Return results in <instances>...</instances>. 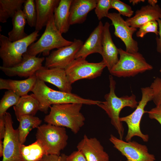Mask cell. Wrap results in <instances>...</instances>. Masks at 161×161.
Wrapping results in <instances>:
<instances>
[{"label":"cell","mask_w":161,"mask_h":161,"mask_svg":"<svg viewBox=\"0 0 161 161\" xmlns=\"http://www.w3.org/2000/svg\"><path fill=\"white\" fill-rule=\"evenodd\" d=\"M66 156L64 154H62L59 155H46L41 161H65Z\"/></svg>","instance_id":"cell-37"},{"label":"cell","mask_w":161,"mask_h":161,"mask_svg":"<svg viewBox=\"0 0 161 161\" xmlns=\"http://www.w3.org/2000/svg\"><path fill=\"white\" fill-rule=\"evenodd\" d=\"M87 161H109V157L100 141L95 137L85 134L77 146Z\"/></svg>","instance_id":"cell-16"},{"label":"cell","mask_w":161,"mask_h":161,"mask_svg":"<svg viewBox=\"0 0 161 161\" xmlns=\"http://www.w3.org/2000/svg\"><path fill=\"white\" fill-rule=\"evenodd\" d=\"M145 1L144 0H130L129 1L130 3H132L133 5L137 4L141 2H144Z\"/></svg>","instance_id":"cell-42"},{"label":"cell","mask_w":161,"mask_h":161,"mask_svg":"<svg viewBox=\"0 0 161 161\" xmlns=\"http://www.w3.org/2000/svg\"><path fill=\"white\" fill-rule=\"evenodd\" d=\"M73 42L70 45L52 52L46 58L44 66L65 69L75 59L76 54L83 44L79 39H75Z\"/></svg>","instance_id":"cell-12"},{"label":"cell","mask_w":161,"mask_h":161,"mask_svg":"<svg viewBox=\"0 0 161 161\" xmlns=\"http://www.w3.org/2000/svg\"><path fill=\"white\" fill-rule=\"evenodd\" d=\"M25 0H0L1 6L8 14L12 18L16 12L21 8Z\"/></svg>","instance_id":"cell-30"},{"label":"cell","mask_w":161,"mask_h":161,"mask_svg":"<svg viewBox=\"0 0 161 161\" xmlns=\"http://www.w3.org/2000/svg\"><path fill=\"white\" fill-rule=\"evenodd\" d=\"M109 92L104 96L105 100L101 101L97 106L103 110L107 114L110 119L111 124L118 132L119 138L122 139L124 130L123 123L120 120V113L125 107L136 108L138 102L136 100L135 95L133 94L130 96L117 97L115 92L116 82L112 75H109Z\"/></svg>","instance_id":"cell-2"},{"label":"cell","mask_w":161,"mask_h":161,"mask_svg":"<svg viewBox=\"0 0 161 161\" xmlns=\"http://www.w3.org/2000/svg\"><path fill=\"white\" fill-rule=\"evenodd\" d=\"M158 1L157 0H148V2L149 4L151 6H154L157 4Z\"/></svg>","instance_id":"cell-43"},{"label":"cell","mask_w":161,"mask_h":161,"mask_svg":"<svg viewBox=\"0 0 161 161\" xmlns=\"http://www.w3.org/2000/svg\"><path fill=\"white\" fill-rule=\"evenodd\" d=\"M72 0H60L54 11L55 25L61 34L66 33L69 30V12Z\"/></svg>","instance_id":"cell-24"},{"label":"cell","mask_w":161,"mask_h":161,"mask_svg":"<svg viewBox=\"0 0 161 161\" xmlns=\"http://www.w3.org/2000/svg\"><path fill=\"white\" fill-rule=\"evenodd\" d=\"M110 142L114 148L126 158V161H155V156L150 154L147 147L134 141H125L111 134Z\"/></svg>","instance_id":"cell-11"},{"label":"cell","mask_w":161,"mask_h":161,"mask_svg":"<svg viewBox=\"0 0 161 161\" xmlns=\"http://www.w3.org/2000/svg\"><path fill=\"white\" fill-rule=\"evenodd\" d=\"M5 132L3 141L4 151L2 161H23L21 152L22 145L17 129H14L11 114L6 112L4 115Z\"/></svg>","instance_id":"cell-10"},{"label":"cell","mask_w":161,"mask_h":161,"mask_svg":"<svg viewBox=\"0 0 161 161\" xmlns=\"http://www.w3.org/2000/svg\"><path fill=\"white\" fill-rule=\"evenodd\" d=\"M5 132V120L4 115L0 116V140L4 138Z\"/></svg>","instance_id":"cell-39"},{"label":"cell","mask_w":161,"mask_h":161,"mask_svg":"<svg viewBox=\"0 0 161 161\" xmlns=\"http://www.w3.org/2000/svg\"><path fill=\"white\" fill-rule=\"evenodd\" d=\"M83 105L79 103L53 105L44 121L47 123L69 129L76 134L84 124L85 118L80 112Z\"/></svg>","instance_id":"cell-3"},{"label":"cell","mask_w":161,"mask_h":161,"mask_svg":"<svg viewBox=\"0 0 161 161\" xmlns=\"http://www.w3.org/2000/svg\"><path fill=\"white\" fill-rule=\"evenodd\" d=\"M31 92L38 101L39 110L46 114L47 113L49 108L54 104L79 103L97 105L101 102L85 99L72 93L55 90L47 86L45 82L37 78Z\"/></svg>","instance_id":"cell-1"},{"label":"cell","mask_w":161,"mask_h":161,"mask_svg":"<svg viewBox=\"0 0 161 161\" xmlns=\"http://www.w3.org/2000/svg\"><path fill=\"white\" fill-rule=\"evenodd\" d=\"M150 32L155 34L157 36L158 35V24L157 21H150L143 25L139 28L136 35L137 37L143 38L146 34Z\"/></svg>","instance_id":"cell-32"},{"label":"cell","mask_w":161,"mask_h":161,"mask_svg":"<svg viewBox=\"0 0 161 161\" xmlns=\"http://www.w3.org/2000/svg\"><path fill=\"white\" fill-rule=\"evenodd\" d=\"M97 2V0H72L69 12L70 25L83 23L88 13L95 8Z\"/></svg>","instance_id":"cell-20"},{"label":"cell","mask_w":161,"mask_h":161,"mask_svg":"<svg viewBox=\"0 0 161 161\" xmlns=\"http://www.w3.org/2000/svg\"><path fill=\"white\" fill-rule=\"evenodd\" d=\"M44 57H38L29 55L27 52L23 56L21 61L17 65L10 67L1 66L0 69L9 77L18 76L29 78L35 74L42 66Z\"/></svg>","instance_id":"cell-14"},{"label":"cell","mask_w":161,"mask_h":161,"mask_svg":"<svg viewBox=\"0 0 161 161\" xmlns=\"http://www.w3.org/2000/svg\"><path fill=\"white\" fill-rule=\"evenodd\" d=\"M38 32L35 30L27 37L13 42L0 34V57L2 61V66L12 67L21 62L28 47L37 40Z\"/></svg>","instance_id":"cell-4"},{"label":"cell","mask_w":161,"mask_h":161,"mask_svg":"<svg viewBox=\"0 0 161 161\" xmlns=\"http://www.w3.org/2000/svg\"><path fill=\"white\" fill-rule=\"evenodd\" d=\"M21 152L23 161H41L48 154L45 147L38 140L28 145L22 144Z\"/></svg>","instance_id":"cell-25"},{"label":"cell","mask_w":161,"mask_h":161,"mask_svg":"<svg viewBox=\"0 0 161 161\" xmlns=\"http://www.w3.org/2000/svg\"><path fill=\"white\" fill-rule=\"evenodd\" d=\"M10 17L4 9L0 6V22L2 23H6Z\"/></svg>","instance_id":"cell-40"},{"label":"cell","mask_w":161,"mask_h":161,"mask_svg":"<svg viewBox=\"0 0 161 161\" xmlns=\"http://www.w3.org/2000/svg\"><path fill=\"white\" fill-rule=\"evenodd\" d=\"M118 50L120 58L109 71L111 75L118 77H134L153 69V66L147 62L140 52L130 53L121 48Z\"/></svg>","instance_id":"cell-5"},{"label":"cell","mask_w":161,"mask_h":161,"mask_svg":"<svg viewBox=\"0 0 161 161\" xmlns=\"http://www.w3.org/2000/svg\"><path fill=\"white\" fill-rule=\"evenodd\" d=\"M150 87L153 91L152 100L156 106L161 104V78H156Z\"/></svg>","instance_id":"cell-34"},{"label":"cell","mask_w":161,"mask_h":161,"mask_svg":"<svg viewBox=\"0 0 161 161\" xmlns=\"http://www.w3.org/2000/svg\"><path fill=\"white\" fill-rule=\"evenodd\" d=\"M37 79L55 86L59 91L71 93L72 84L69 81L65 70L59 68L42 67L35 73Z\"/></svg>","instance_id":"cell-15"},{"label":"cell","mask_w":161,"mask_h":161,"mask_svg":"<svg viewBox=\"0 0 161 161\" xmlns=\"http://www.w3.org/2000/svg\"><path fill=\"white\" fill-rule=\"evenodd\" d=\"M86 58L75 59L65 69L68 80L72 84L80 79H92L99 77L106 67L102 60L98 63H91Z\"/></svg>","instance_id":"cell-9"},{"label":"cell","mask_w":161,"mask_h":161,"mask_svg":"<svg viewBox=\"0 0 161 161\" xmlns=\"http://www.w3.org/2000/svg\"><path fill=\"white\" fill-rule=\"evenodd\" d=\"M160 73H161V67L160 69Z\"/></svg>","instance_id":"cell-44"},{"label":"cell","mask_w":161,"mask_h":161,"mask_svg":"<svg viewBox=\"0 0 161 161\" xmlns=\"http://www.w3.org/2000/svg\"><path fill=\"white\" fill-rule=\"evenodd\" d=\"M59 0H35L37 11V20L35 30L39 31L46 26L54 15Z\"/></svg>","instance_id":"cell-21"},{"label":"cell","mask_w":161,"mask_h":161,"mask_svg":"<svg viewBox=\"0 0 161 161\" xmlns=\"http://www.w3.org/2000/svg\"><path fill=\"white\" fill-rule=\"evenodd\" d=\"M22 11L29 26L31 27H35L37 20L35 0H25L23 4Z\"/></svg>","instance_id":"cell-29"},{"label":"cell","mask_w":161,"mask_h":161,"mask_svg":"<svg viewBox=\"0 0 161 161\" xmlns=\"http://www.w3.org/2000/svg\"><path fill=\"white\" fill-rule=\"evenodd\" d=\"M17 120L23 116H35L39 110L38 100L34 94L21 97L16 105L13 106Z\"/></svg>","instance_id":"cell-23"},{"label":"cell","mask_w":161,"mask_h":161,"mask_svg":"<svg viewBox=\"0 0 161 161\" xmlns=\"http://www.w3.org/2000/svg\"><path fill=\"white\" fill-rule=\"evenodd\" d=\"M21 97L13 91H6L0 101V116L4 115L10 107L16 105Z\"/></svg>","instance_id":"cell-28"},{"label":"cell","mask_w":161,"mask_h":161,"mask_svg":"<svg viewBox=\"0 0 161 161\" xmlns=\"http://www.w3.org/2000/svg\"><path fill=\"white\" fill-rule=\"evenodd\" d=\"M37 79L35 74L21 80L0 78V89L12 90L20 97L31 91Z\"/></svg>","instance_id":"cell-22"},{"label":"cell","mask_w":161,"mask_h":161,"mask_svg":"<svg viewBox=\"0 0 161 161\" xmlns=\"http://www.w3.org/2000/svg\"><path fill=\"white\" fill-rule=\"evenodd\" d=\"M110 25L106 22L103 25L102 39V61L109 71L116 64L119 58L118 48L114 43L110 31Z\"/></svg>","instance_id":"cell-17"},{"label":"cell","mask_w":161,"mask_h":161,"mask_svg":"<svg viewBox=\"0 0 161 161\" xmlns=\"http://www.w3.org/2000/svg\"><path fill=\"white\" fill-rule=\"evenodd\" d=\"M103 25L101 21L91 33L78 52L76 58H86L94 53H102V39Z\"/></svg>","instance_id":"cell-18"},{"label":"cell","mask_w":161,"mask_h":161,"mask_svg":"<svg viewBox=\"0 0 161 161\" xmlns=\"http://www.w3.org/2000/svg\"><path fill=\"white\" fill-rule=\"evenodd\" d=\"M117 10L121 15L127 17L129 18L131 17L134 13L131 7L120 0H111V9Z\"/></svg>","instance_id":"cell-31"},{"label":"cell","mask_w":161,"mask_h":161,"mask_svg":"<svg viewBox=\"0 0 161 161\" xmlns=\"http://www.w3.org/2000/svg\"><path fill=\"white\" fill-rule=\"evenodd\" d=\"M148 114L149 118L157 120L161 125V104L151 109L149 111H145Z\"/></svg>","instance_id":"cell-35"},{"label":"cell","mask_w":161,"mask_h":161,"mask_svg":"<svg viewBox=\"0 0 161 161\" xmlns=\"http://www.w3.org/2000/svg\"><path fill=\"white\" fill-rule=\"evenodd\" d=\"M157 21L158 24L159 37L157 36L156 38V50L158 52L161 53V16Z\"/></svg>","instance_id":"cell-38"},{"label":"cell","mask_w":161,"mask_h":161,"mask_svg":"<svg viewBox=\"0 0 161 161\" xmlns=\"http://www.w3.org/2000/svg\"><path fill=\"white\" fill-rule=\"evenodd\" d=\"M141 90V99L135 110L129 115L120 118L121 122H125L127 125L128 130L125 137L126 141H131L134 136L140 137L145 142H147L149 140L148 135L141 132L140 123L142 117L145 113V108L148 102L152 100L153 92L150 87H142Z\"/></svg>","instance_id":"cell-8"},{"label":"cell","mask_w":161,"mask_h":161,"mask_svg":"<svg viewBox=\"0 0 161 161\" xmlns=\"http://www.w3.org/2000/svg\"><path fill=\"white\" fill-rule=\"evenodd\" d=\"M4 145L3 141L2 140H0V156L3 157L4 151Z\"/></svg>","instance_id":"cell-41"},{"label":"cell","mask_w":161,"mask_h":161,"mask_svg":"<svg viewBox=\"0 0 161 161\" xmlns=\"http://www.w3.org/2000/svg\"><path fill=\"white\" fill-rule=\"evenodd\" d=\"M13 28L8 33V38L13 42L22 39L28 35L24 31L27 23L22 10H18L12 18Z\"/></svg>","instance_id":"cell-26"},{"label":"cell","mask_w":161,"mask_h":161,"mask_svg":"<svg viewBox=\"0 0 161 161\" xmlns=\"http://www.w3.org/2000/svg\"><path fill=\"white\" fill-rule=\"evenodd\" d=\"M111 0H97L95 13L98 19L107 17L109 10L111 9Z\"/></svg>","instance_id":"cell-33"},{"label":"cell","mask_w":161,"mask_h":161,"mask_svg":"<svg viewBox=\"0 0 161 161\" xmlns=\"http://www.w3.org/2000/svg\"><path fill=\"white\" fill-rule=\"evenodd\" d=\"M161 16V8L159 5L148 4L142 6L136 10L134 16L125 21L129 26L137 28L149 21H157Z\"/></svg>","instance_id":"cell-19"},{"label":"cell","mask_w":161,"mask_h":161,"mask_svg":"<svg viewBox=\"0 0 161 161\" xmlns=\"http://www.w3.org/2000/svg\"><path fill=\"white\" fill-rule=\"evenodd\" d=\"M62 34L55 25L53 15L48 22L41 36L29 46L27 53L33 56L42 53L43 55L48 56L51 50L69 45L73 43V41L64 38Z\"/></svg>","instance_id":"cell-6"},{"label":"cell","mask_w":161,"mask_h":161,"mask_svg":"<svg viewBox=\"0 0 161 161\" xmlns=\"http://www.w3.org/2000/svg\"><path fill=\"white\" fill-rule=\"evenodd\" d=\"M107 17L111 20L114 27V35L124 43L126 51L130 53L138 52V43L133 38L137 28L129 26L119 13H109Z\"/></svg>","instance_id":"cell-13"},{"label":"cell","mask_w":161,"mask_h":161,"mask_svg":"<svg viewBox=\"0 0 161 161\" xmlns=\"http://www.w3.org/2000/svg\"><path fill=\"white\" fill-rule=\"evenodd\" d=\"M37 140L44 145L48 154L59 155L66 146L68 136L65 127L47 123L39 126L35 134Z\"/></svg>","instance_id":"cell-7"},{"label":"cell","mask_w":161,"mask_h":161,"mask_svg":"<svg viewBox=\"0 0 161 161\" xmlns=\"http://www.w3.org/2000/svg\"><path fill=\"white\" fill-rule=\"evenodd\" d=\"M65 161H87L82 152L77 150L66 156Z\"/></svg>","instance_id":"cell-36"},{"label":"cell","mask_w":161,"mask_h":161,"mask_svg":"<svg viewBox=\"0 0 161 161\" xmlns=\"http://www.w3.org/2000/svg\"><path fill=\"white\" fill-rule=\"evenodd\" d=\"M18 120L19 123L18 129L21 144H24L30 132L34 129H37L42 121L38 117L32 115L22 116Z\"/></svg>","instance_id":"cell-27"}]
</instances>
